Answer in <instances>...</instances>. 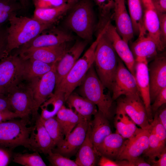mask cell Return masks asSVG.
Masks as SVG:
<instances>
[{
  "label": "cell",
  "instance_id": "6da1fadb",
  "mask_svg": "<svg viewBox=\"0 0 166 166\" xmlns=\"http://www.w3.org/2000/svg\"><path fill=\"white\" fill-rule=\"evenodd\" d=\"M7 27L8 54L15 49L32 40L44 30L53 26L44 24L34 18L26 16L18 17L16 13L12 14L9 21Z\"/></svg>",
  "mask_w": 166,
  "mask_h": 166
},
{
  "label": "cell",
  "instance_id": "7a4b0ae2",
  "mask_svg": "<svg viewBox=\"0 0 166 166\" xmlns=\"http://www.w3.org/2000/svg\"><path fill=\"white\" fill-rule=\"evenodd\" d=\"M96 49L93 64L102 83L112 91L118 59L112 45L105 34V27Z\"/></svg>",
  "mask_w": 166,
  "mask_h": 166
},
{
  "label": "cell",
  "instance_id": "3957f363",
  "mask_svg": "<svg viewBox=\"0 0 166 166\" xmlns=\"http://www.w3.org/2000/svg\"><path fill=\"white\" fill-rule=\"evenodd\" d=\"M69 10L65 21L66 26L83 40L91 41L97 26L90 1L79 0Z\"/></svg>",
  "mask_w": 166,
  "mask_h": 166
},
{
  "label": "cell",
  "instance_id": "277c9868",
  "mask_svg": "<svg viewBox=\"0 0 166 166\" xmlns=\"http://www.w3.org/2000/svg\"><path fill=\"white\" fill-rule=\"evenodd\" d=\"M79 94L89 100L97 107L108 119L112 116L113 100L109 93H105V88L98 77L94 64L87 72L79 86Z\"/></svg>",
  "mask_w": 166,
  "mask_h": 166
},
{
  "label": "cell",
  "instance_id": "5b68a950",
  "mask_svg": "<svg viewBox=\"0 0 166 166\" xmlns=\"http://www.w3.org/2000/svg\"><path fill=\"white\" fill-rule=\"evenodd\" d=\"M103 32L102 30L98 34L96 40L55 89L54 92H61L64 94L65 101L69 95L81 84L88 70L93 64L96 46Z\"/></svg>",
  "mask_w": 166,
  "mask_h": 166
},
{
  "label": "cell",
  "instance_id": "8992f818",
  "mask_svg": "<svg viewBox=\"0 0 166 166\" xmlns=\"http://www.w3.org/2000/svg\"><path fill=\"white\" fill-rule=\"evenodd\" d=\"M29 120L14 119L0 123V145L10 148L22 146L30 149V140L34 126Z\"/></svg>",
  "mask_w": 166,
  "mask_h": 166
},
{
  "label": "cell",
  "instance_id": "52a82bcc",
  "mask_svg": "<svg viewBox=\"0 0 166 166\" xmlns=\"http://www.w3.org/2000/svg\"><path fill=\"white\" fill-rule=\"evenodd\" d=\"M22 81L11 88L6 95L12 111L20 118L29 120L30 116L34 112V101L28 83H23Z\"/></svg>",
  "mask_w": 166,
  "mask_h": 166
},
{
  "label": "cell",
  "instance_id": "ba28073f",
  "mask_svg": "<svg viewBox=\"0 0 166 166\" xmlns=\"http://www.w3.org/2000/svg\"><path fill=\"white\" fill-rule=\"evenodd\" d=\"M23 61L18 54L8 55L0 61V93L6 95L22 80Z\"/></svg>",
  "mask_w": 166,
  "mask_h": 166
},
{
  "label": "cell",
  "instance_id": "9c48e42d",
  "mask_svg": "<svg viewBox=\"0 0 166 166\" xmlns=\"http://www.w3.org/2000/svg\"><path fill=\"white\" fill-rule=\"evenodd\" d=\"M57 63L49 72L40 77L28 82L34 101L33 118H36L40 106L53 93L56 85Z\"/></svg>",
  "mask_w": 166,
  "mask_h": 166
},
{
  "label": "cell",
  "instance_id": "30bf717a",
  "mask_svg": "<svg viewBox=\"0 0 166 166\" xmlns=\"http://www.w3.org/2000/svg\"><path fill=\"white\" fill-rule=\"evenodd\" d=\"M117 109L124 111L140 128H149L150 123L145 107L139 93L125 95L119 99Z\"/></svg>",
  "mask_w": 166,
  "mask_h": 166
},
{
  "label": "cell",
  "instance_id": "8fae6325",
  "mask_svg": "<svg viewBox=\"0 0 166 166\" xmlns=\"http://www.w3.org/2000/svg\"><path fill=\"white\" fill-rule=\"evenodd\" d=\"M149 135L148 129L138 128L131 137L124 141L117 160H126L133 166V162L147 149Z\"/></svg>",
  "mask_w": 166,
  "mask_h": 166
},
{
  "label": "cell",
  "instance_id": "7c38bea8",
  "mask_svg": "<svg viewBox=\"0 0 166 166\" xmlns=\"http://www.w3.org/2000/svg\"><path fill=\"white\" fill-rule=\"evenodd\" d=\"M90 121L84 119L80 122L52 151L68 158L75 155L85 139Z\"/></svg>",
  "mask_w": 166,
  "mask_h": 166
},
{
  "label": "cell",
  "instance_id": "4fadbf2b",
  "mask_svg": "<svg viewBox=\"0 0 166 166\" xmlns=\"http://www.w3.org/2000/svg\"><path fill=\"white\" fill-rule=\"evenodd\" d=\"M112 91L113 101L122 95L140 94L135 76L120 59H118Z\"/></svg>",
  "mask_w": 166,
  "mask_h": 166
},
{
  "label": "cell",
  "instance_id": "5bb4252c",
  "mask_svg": "<svg viewBox=\"0 0 166 166\" xmlns=\"http://www.w3.org/2000/svg\"><path fill=\"white\" fill-rule=\"evenodd\" d=\"M74 39L73 36L68 31L53 26L44 30L20 48V49H24L55 46L69 42Z\"/></svg>",
  "mask_w": 166,
  "mask_h": 166
},
{
  "label": "cell",
  "instance_id": "9a60e30c",
  "mask_svg": "<svg viewBox=\"0 0 166 166\" xmlns=\"http://www.w3.org/2000/svg\"><path fill=\"white\" fill-rule=\"evenodd\" d=\"M69 42L55 46L20 49L18 54L23 60L34 59L49 64L57 62L69 48Z\"/></svg>",
  "mask_w": 166,
  "mask_h": 166
},
{
  "label": "cell",
  "instance_id": "2e32d148",
  "mask_svg": "<svg viewBox=\"0 0 166 166\" xmlns=\"http://www.w3.org/2000/svg\"><path fill=\"white\" fill-rule=\"evenodd\" d=\"M135 70V77L140 96L145 105L150 124L153 118L151 109L147 59L143 58L136 59Z\"/></svg>",
  "mask_w": 166,
  "mask_h": 166
},
{
  "label": "cell",
  "instance_id": "e0dca14e",
  "mask_svg": "<svg viewBox=\"0 0 166 166\" xmlns=\"http://www.w3.org/2000/svg\"><path fill=\"white\" fill-rule=\"evenodd\" d=\"M105 27V34L111 42L116 53L127 68L135 76V58L128 43L120 36L111 21L108 22Z\"/></svg>",
  "mask_w": 166,
  "mask_h": 166
},
{
  "label": "cell",
  "instance_id": "ac0fdd59",
  "mask_svg": "<svg viewBox=\"0 0 166 166\" xmlns=\"http://www.w3.org/2000/svg\"><path fill=\"white\" fill-rule=\"evenodd\" d=\"M151 103L163 89L166 88V58L156 55L148 66Z\"/></svg>",
  "mask_w": 166,
  "mask_h": 166
},
{
  "label": "cell",
  "instance_id": "d6986e66",
  "mask_svg": "<svg viewBox=\"0 0 166 166\" xmlns=\"http://www.w3.org/2000/svg\"><path fill=\"white\" fill-rule=\"evenodd\" d=\"M88 42L77 40L65 53L56 65V81L55 89L74 65L86 46Z\"/></svg>",
  "mask_w": 166,
  "mask_h": 166
},
{
  "label": "cell",
  "instance_id": "ffe728a7",
  "mask_svg": "<svg viewBox=\"0 0 166 166\" xmlns=\"http://www.w3.org/2000/svg\"><path fill=\"white\" fill-rule=\"evenodd\" d=\"M141 1L144 28L148 35L156 43L158 51H162L165 47L160 39L159 22L157 13L151 0H141Z\"/></svg>",
  "mask_w": 166,
  "mask_h": 166
},
{
  "label": "cell",
  "instance_id": "44dd1931",
  "mask_svg": "<svg viewBox=\"0 0 166 166\" xmlns=\"http://www.w3.org/2000/svg\"><path fill=\"white\" fill-rule=\"evenodd\" d=\"M36 118L35 125L30 137V149L48 155L55 146L44 125L40 115H38Z\"/></svg>",
  "mask_w": 166,
  "mask_h": 166
},
{
  "label": "cell",
  "instance_id": "7402d4cb",
  "mask_svg": "<svg viewBox=\"0 0 166 166\" xmlns=\"http://www.w3.org/2000/svg\"><path fill=\"white\" fill-rule=\"evenodd\" d=\"M113 17L116 30L122 39L127 43L134 36L131 20L126 9L124 0H114Z\"/></svg>",
  "mask_w": 166,
  "mask_h": 166
},
{
  "label": "cell",
  "instance_id": "603a6c76",
  "mask_svg": "<svg viewBox=\"0 0 166 166\" xmlns=\"http://www.w3.org/2000/svg\"><path fill=\"white\" fill-rule=\"evenodd\" d=\"M89 126L90 138L97 153L99 146L112 133L110 124L108 119L98 110L94 115L93 119L90 121Z\"/></svg>",
  "mask_w": 166,
  "mask_h": 166
},
{
  "label": "cell",
  "instance_id": "cb8c5ba5",
  "mask_svg": "<svg viewBox=\"0 0 166 166\" xmlns=\"http://www.w3.org/2000/svg\"><path fill=\"white\" fill-rule=\"evenodd\" d=\"M65 102L69 109L76 114L89 121L98 111L96 105L79 94L73 92Z\"/></svg>",
  "mask_w": 166,
  "mask_h": 166
},
{
  "label": "cell",
  "instance_id": "d4e9b609",
  "mask_svg": "<svg viewBox=\"0 0 166 166\" xmlns=\"http://www.w3.org/2000/svg\"><path fill=\"white\" fill-rule=\"evenodd\" d=\"M132 51L136 57L148 58L157 55L158 49L155 41L148 35L145 28L141 30L137 40L132 43Z\"/></svg>",
  "mask_w": 166,
  "mask_h": 166
},
{
  "label": "cell",
  "instance_id": "484cf974",
  "mask_svg": "<svg viewBox=\"0 0 166 166\" xmlns=\"http://www.w3.org/2000/svg\"><path fill=\"white\" fill-rule=\"evenodd\" d=\"M72 6L66 3L56 7L35 8L33 18L41 23L53 26Z\"/></svg>",
  "mask_w": 166,
  "mask_h": 166
},
{
  "label": "cell",
  "instance_id": "4316f807",
  "mask_svg": "<svg viewBox=\"0 0 166 166\" xmlns=\"http://www.w3.org/2000/svg\"><path fill=\"white\" fill-rule=\"evenodd\" d=\"M98 156L90 138L89 124L85 138L76 153L75 161L78 166H93Z\"/></svg>",
  "mask_w": 166,
  "mask_h": 166
},
{
  "label": "cell",
  "instance_id": "83f0119b",
  "mask_svg": "<svg viewBox=\"0 0 166 166\" xmlns=\"http://www.w3.org/2000/svg\"><path fill=\"white\" fill-rule=\"evenodd\" d=\"M120 135L111 133L107 136L98 148V156L111 159H116L125 140Z\"/></svg>",
  "mask_w": 166,
  "mask_h": 166
},
{
  "label": "cell",
  "instance_id": "f1b7e54d",
  "mask_svg": "<svg viewBox=\"0 0 166 166\" xmlns=\"http://www.w3.org/2000/svg\"><path fill=\"white\" fill-rule=\"evenodd\" d=\"M23 60L22 80L28 82L40 77L49 72L56 63L49 64L31 59Z\"/></svg>",
  "mask_w": 166,
  "mask_h": 166
},
{
  "label": "cell",
  "instance_id": "f546056e",
  "mask_svg": "<svg viewBox=\"0 0 166 166\" xmlns=\"http://www.w3.org/2000/svg\"><path fill=\"white\" fill-rule=\"evenodd\" d=\"M114 124L116 133L124 139L131 137L138 128L131 119L122 110L117 109Z\"/></svg>",
  "mask_w": 166,
  "mask_h": 166
},
{
  "label": "cell",
  "instance_id": "4dcf8cb0",
  "mask_svg": "<svg viewBox=\"0 0 166 166\" xmlns=\"http://www.w3.org/2000/svg\"><path fill=\"white\" fill-rule=\"evenodd\" d=\"M55 117L61 126L65 136L80 122L85 119L71 109L66 108L64 105L58 111Z\"/></svg>",
  "mask_w": 166,
  "mask_h": 166
},
{
  "label": "cell",
  "instance_id": "1f68e13d",
  "mask_svg": "<svg viewBox=\"0 0 166 166\" xmlns=\"http://www.w3.org/2000/svg\"><path fill=\"white\" fill-rule=\"evenodd\" d=\"M65 102V96L63 93L54 92L40 106L41 117L46 119L55 117Z\"/></svg>",
  "mask_w": 166,
  "mask_h": 166
},
{
  "label": "cell",
  "instance_id": "d6a6232c",
  "mask_svg": "<svg viewBox=\"0 0 166 166\" xmlns=\"http://www.w3.org/2000/svg\"><path fill=\"white\" fill-rule=\"evenodd\" d=\"M128 4L134 33L139 34L145 28L141 0H128Z\"/></svg>",
  "mask_w": 166,
  "mask_h": 166
},
{
  "label": "cell",
  "instance_id": "836d02e7",
  "mask_svg": "<svg viewBox=\"0 0 166 166\" xmlns=\"http://www.w3.org/2000/svg\"><path fill=\"white\" fill-rule=\"evenodd\" d=\"M23 5L21 0H0V27L9 21L12 14L21 10Z\"/></svg>",
  "mask_w": 166,
  "mask_h": 166
},
{
  "label": "cell",
  "instance_id": "e575fe53",
  "mask_svg": "<svg viewBox=\"0 0 166 166\" xmlns=\"http://www.w3.org/2000/svg\"><path fill=\"white\" fill-rule=\"evenodd\" d=\"M94 0L100 12V21L96 28H99V30L102 29L113 17L114 1V0Z\"/></svg>",
  "mask_w": 166,
  "mask_h": 166
},
{
  "label": "cell",
  "instance_id": "d590c367",
  "mask_svg": "<svg viewBox=\"0 0 166 166\" xmlns=\"http://www.w3.org/2000/svg\"><path fill=\"white\" fill-rule=\"evenodd\" d=\"M41 118L44 125L55 147L64 138L65 136L63 129L55 116L46 119L42 117Z\"/></svg>",
  "mask_w": 166,
  "mask_h": 166
},
{
  "label": "cell",
  "instance_id": "8d00e7d4",
  "mask_svg": "<svg viewBox=\"0 0 166 166\" xmlns=\"http://www.w3.org/2000/svg\"><path fill=\"white\" fill-rule=\"evenodd\" d=\"M12 160L16 163L25 166H46L38 152L13 154Z\"/></svg>",
  "mask_w": 166,
  "mask_h": 166
},
{
  "label": "cell",
  "instance_id": "74e56055",
  "mask_svg": "<svg viewBox=\"0 0 166 166\" xmlns=\"http://www.w3.org/2000/svg\"><path fill=\"white\" fill-rule=\"evenodd\" d=\"M149 131L148 146L143 154L144 156L148 157L149 161L152 163L156 157L158 158L166 148L165 143L160 141L152 132Z\"/></svg>",
  "mask_w": 166,
  "mask_h": 166
},
{
  "label": "cell",
  "instance_id": "f35d334b",
  "mask_svg": "<svg viewBox=\"0 0 166 166\" xmlns=\"http://www.w3.org/2000/svg\"><path fill=\"white\" fill-rule=\"evenodd\" d=\"M48 155V159L52 166H78L75 161L59 153L51 151Z\"/></svg>",
  "mask_w": 166,
  "mask_h": 166
},
{
  "label": "cell",
  "instance_id": "ab89813d",
  "mask_svg": "<svg viewBox=\"0 0 166 166\" xmlns=\"http://www.w3.org/2000/svg\"><path fill=\"white\" fill-rule=\"evenodd\" d=\"M153 116L152 121L150 124L148 129L152 132L160 141L165 143L166 128L156 115H153Z\"/></svg>",
  "mask_w": 166,
  "mask_h": 166
},
{
  "label": "cell",
  "instance_id": "60d3db41",
  "mask_svg": "<svg viewBox=\"0 0 166 166\" xmlns=\"http://www.w3.org/2000/svg\"><path fill=\"white\" fill-rule=\"evenodd\" d=\"M7 27L4 25L0 27V61L8 55L7 52Z\"/></svg>",
  "mask_w": 166,
  "mask_h": 166
},
{
  "label": "cell",
  "instance_id": "b9f144b4",
  "mask_svg": "<svg viewBox=\"0 0 166 166\" xmlns=\"http://www.w3.org/2000/svg\"><path fill=\"white\" fill-rule=\"evenodd\" d=\"M68 0H33L35 8H52L67 3Z\"/></svg>",
  "mask_w": 166,
  "mask_h": 166
},
{
  "label": "cell",
  "instance_id": "7bdbcfd3",
  "mask_svg": "<svg viewBox=\"0 0 166 166\" xmlns=\"http://www.w3.org/2000/svg\"><path fill=\"white\" fill-rule=\"evenodd\" d=\"M166 103V88H165L159 92L153 101V104L151 105V109L153 116L156 110Z\"/></svg>",
  "mask_w": 166,
  "mask_h": 166
},
{
  "label": "cell",
  "instance_id": "ee69618b",
  "mask_svg": "<svg viewBox=\"0 0 166 166\" xmlns=\"http://www.w3.org/2000/svg\"><path fill=\"white\" fill-rule=\"evenodd\" d=\"M13 154L11 150L0 145V166H6L12 160Z\"/></svg>",
  "mask_w": 166,
  "mask_h": 166
},
{
  "label": "cell",
  "instance_id": "f6af8a7d",
  "mask_svg": "<svg viewBox=\"0 0 166 166\" xmlns=\"http://www.w3.org/2000/svg\"><path fill=\"white\" fill-rule=\"evenodd\" d=\"M159 22V29L161 41L165 47L166 44V14L158 13Z\"/></svg>",
  "mask_w": 166,
  "mask_h": 166
},
{
  "label": "cell",
  "instance_id": "bcb514c9",
  "mask_svg": "<svg viewBox=\"0 0 166 166\" xmlns=\"http://www.w3.org/2000/svg\"><path fill=\"white\" fill-rule=\"evenodd\" d=\"M100 166H128V162L125 160L114 161L104 156H101L98 163Z\"/></svg>",
  "mask_w": 166,
  "mask_h": 166
},
{
  "label": "cell",
  "instance_id": "7dc6e473",
  "mask_svg": "<svg viewBox=\"0 0 166 166\" xmlns=\"http://www.w3.org/2000/svg\"><path fill=\"white\" fill-rule=\"evenodd\" d=\"M12 111L9 99L6 95L0 93V112Z\"/></svg>",
  "mask_w": 166,
  "mask_h": 166
},
{
  "label": "cell",
  "instance_id": "c3c4849f",
  "mask_svg": "<svg viewBox=\"0 0 166 166\" xmlns=\"http://www.w3.org/2000/svg\"><path fill=\"white\" fill-rule=\"evenodd\" d=\"M160 121L166 128V108L165 104L159 108L154 113Z\"/></svg>",
  "mask_w": 166,
  "mask_h": 166
},
{
  "label": "cell",
  "instance_id": "681fc988",
  "mask_svg": "<svg viewBox=\"0 0 166 166\" xmlns=\"http://www.w3.org/2000/svg\"><path fill=\"white\" fill-rule=\"evenodd\" d=\"M158 13H164L166 12V0H151Z\"/></svg>",
  "mask_w": 166,
  "mask_h": 166
},
{
  "label": "cell",
  "instance_id": "f907efd6",
  "mask_svg": "<svg viewBox=\"0 0 166 166\" xmlns=\"http://www.w3.org/2000/svg\"><path fill=\"white\" fill-rule=\"evenodd\" d=\"M17 118H20L19 116L13 112H0V123Z\"/></svg>",
  "mask_w": 166,
  "mask_h": 166
},
{
  "label": "cell",
  "instance_id": "816d5d0a",
  "mask_svg": "<svg viewBox=\"0 0 166 166\" xmlns=\"http://www.w3.org/2000/svg\"><path fill=\"white\" fill-rule=\"evenodd\" d=\"M157 160H154L152 163L154 166H166V150L165 149L159 157Z\"/></svg>",
  "mask_w": 166,
  "mask_h": 166
},
{
  "label": "cell",
  "instance_id": "f5cc1de1",
  "mask_svg": "<svg viewBox=\"0 0 166 166\" xmlns=\"http://www.w3.org/2000/svg\"><path fill=\"white\" fill-rule=\"evenodd\" d=\"M133 166H150V164L145 161L142 157H140L135 160L132 163Z\"/></svg>",
  "mask_w": 166,
  "mask_h": 166
},
{
  "label": "cell",
  "instance_id": "db71d44e",
  "mask_svg": "<svg viewBox=\"0 0 166 166\" xmlns=\"http://www.w3.org/2000/svg\"><path fill=\"white\" fill-rule=\"evenodd\" d=\"M79 0H68L67 3L73 6Z\"/></svg>",
  "mask_w": 166,
  "mask_h": 166
},
{
  "label": "cell",
  "instance_id": "11a10c76",
  "mask_svg": "<svg viewBox=\"0 0 166 166\" xmlns=\"http://www.w3.org/2000/svg\"><path fill=\"white\" fill-rule=\"evenodd\" d=\"M23 3L24 4V2H25V0H21Z\"/></svg>",
  "mask_w": 166,
  "mask_h": 166
}]
</instances>
